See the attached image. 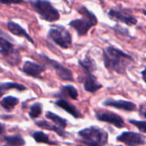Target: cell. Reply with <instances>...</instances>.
Masks as SVG:
<instances>
[{
    "mask_svg": "<svg viewBox=\"0 0 146 146\" xmlns=\"http://www.w3.org/2000/svg\"><path fill=\"white\" fill-rule=\"evenodd\" d=\"M103 104L104 106H110V107H114L118 110H122L125 111H134L136 110V104L134 103L129 102V101H125V100H115L112 98H108L106 99Z\"/></svg>",
    "mask_w": 146,
    "mask_h": 146,
    "instance_id": "11",
    "label": "cell"
},
{
    "mask_svg": "<svg viewBox=\"0 0 146 146\" xmlns=\"http://www.w3.org/2000/svg\"><path fill=\"white\" fill-rule=\"evenodd\" d=\"M32 136L37 143H44V144H47V145H56V142L50 141L48 135L43 132H34L32 134Z\"/></svg>",
    "mask_w": 146,
    "mask_h": 146,
    "instance_id": "22",
    "label": "cell"
},
{
    "mask_svg": "<svg viewBox=\"0 0 146 146\" xmlns=\"http://www.w3.org/2000/svg\"><path fill=\"white\" fill-rule=\"evenodd\" d=\"M3 34H4V33H3V31L0 29V35H3Z\"/></svg>",
    "mask_w": 146,
    "mask_h": 146,
    "instance_id": "29",
    "label": "cell"
},
{
    "mask_svg": "<svg viewBox=\"0 0 146 146\" xmlns=\"http://www.w3.org/2000/svg\"><path fill=\"white\" fill-rule=\"evenodd\" d=\"M96 117L98 121L112 124L118 128H122L125 127V122L122 117L113 112H110V111L98 112L96 113Z\"/></svg>",
    "mask_w": 146,
    "mask_h": 146,
    "instance_id": "9",
    "label": "cell"
},
{
    "mask_svg": "<svg viewBox=\"0 0 146 146\" xmlns=\"http://www.w3.org/2000/svg\"><path fill=\"white\" fill-rule=\"evenodd\" d=\"M117 141L125 144L127 146H139L145 144V138L141 133L134 132H123L116 138Z\"/></svg>",
    "mask_w": 146,
    "mask_h": 146,
    "instance_id": "6",
    "label": "cell"
},
{
    "mask_svg": "<svg viewBox=\"0 0 146 146\" xmlns=\"http://www.w3.org/2000/svg\"><path fill=\"white\" fill-rule=\"evenodd\" d=\"M48 33V37L62 49H68L72 44V37L69 32L62 26H56Z\"/></svg>",
    "mask_w": 146,
    "mask_h": 146,
    "instance_id": "5",
    "label": "cell"
},
{
    "mask_svg": "<svg viewBox=\"0 0 146 146\" xmlns=\"http://www.w3.org/2000/svg\"><path fill=\"white\" fill-rule=\"evenodd\" d=\"M55 104H56L57 107H59V108L64 110L65 111H67L68 114H70L72 116H74V117L76 118V119L81 117V115H80V111L76 109V107H75L74 105H73L72 104L68 103L67 100H64V99H58L57 101H56Z\"/></svg>",
    "mask_w": 146,
    "mask_h": 146,
    "instance_id": "14",
    "label": "cell"
},
{
    "mask_svg": "<svg viewBox=\"0 0 146 146\" xmlns=\"http://www.w3.org/2000/svg\"><path fill=\"white\" fill-rule=\"evenodd\" d=\"M103 56L104 66L107 69L122 74L126 73L127 68L133 62L131 56L113 46L105 48Z\"/></svg>",
    "mask_w": 146,
    "mask_h": 146,
    "instance_id": "1",
    "label": "cell"
},
{
    "mask_svg": "<svg viewBox=\"0 0 146 146\" xmlns=\"http://www.w3.org/2000/svg\"><path fill=\"white\" fill-rule=\"evenodd\" d=\"M79 63L87 73H92L97 68L94 60L91 57H86L84 60L80 61Z\"/></svg>",
    "mask_w": 146,
    "mask_h": 146,
    "instance_id": "23",
    "label": "cell"
},
{
    "mask_svg": "<svg viewBox=\"0 0 146 146\" xmlns=\"http://www.w3.org/2000/svg\"><path fill=\"white\" fill-rule=\"evenodd\" d=\"M18 103H19V99L17 98L12 97V96L5 97L0 101L1 106L8 111L12 110L18 104Z\"/></svg>",
    "mask_w": 146,
    "mask_h": 146,
    "instance_id": "18",
    "label": "cell"
},
{
    "mask_svg": "<svg viewBox=\"0 0 146 146\" xmlns=\"http://www.w3.org/2000/svg\"><path fill=\"white\" fill-rule=\"evenodd\" d=\"M80 141L88 146H104L108 142V133L103 129L92 126L78 133Z\"/></svg>",
    "mask_w": 146,
    "mask_h": 146,
    "instance_id": "3",
    "label": "cell"
},
{
    "mask_svg": "<svg viewBox=\"0 0 146 146\" xmlns=\"http://www.w3.org/2000/svg\"><path fill=\"white\" fill-rule=\"evenodd\" d=\"M44 70H45V68L44 66H41L38 63H35V62H30V61L25 62V63L22 67V72L29 76L33 77V78H39L40 74Z\"/></svg>",
    "mask_w": 146,
    "mask_h": 146,
    "instance_id": "12",
    "label": "cell"
},
{
    "mask_svg": "<svg viewBox=\"0 0 146 146\" xmlns=\"http://www.w3.org/2000/svg\"><path fill=\"white\" fill-rule=\"evenodd\" d=\"M78 12L82 15L80 19H75L69 22V25L77 32L79 36L86 35L88 31L98 24L96 15L91 12L86 6H81L78 9Z\"/></svg>",
    "mask_w": 146,
    "mask_h": 146,
    "instance_id": "2",
    "label": "cell"
},
{
    "mask_svg": "<svg viewBox=\"0 0 146 146\" xmlns=\"http://www.w3.org/2000/svg\"><path fill=\"white\" fill-rule=\"evenodd\" d=\"M7 27L9 30V32L11 33H13L14 35H16V36H19V37H24L29 42H31L32 44L34 43L33 40V38L29 36V34L26 32V30L23 29L20 25L16 24L15 22H14V21H9L7 23Z\"/></svg>",
    "mask_w": 146,
    "mask_h": 146,
    "instance_id": "15",
    "label": "cell"
},
{
    "mask_svg": "<svg viewBox=\"0 0 146 146\" xmlns=\"http://www.w3.org/2000/svg\"><path fill=\"white\" fill-rule=\"evenodd\" d=\"M109 17L114 21H119L121 22H123L128 26L135 25L137 24V20L134 16L128 13H125L119 9H110L109 12Z\"/></svg>",
    "mask_w": 146,
    "mask_h": 146,
    "instance_id": "10",
    "label": "cell"
},
{
    "mask_svg": "<svg viewBox=\"0 0 146 146\" xmlns=\"http://www.w3.org/2000/svg\"><path fill=\"white\" fill-rule=\"evenodd\" d=\"M61 94L63 97H68L74 100H76L78 98V92H77L76 88L71 85L62 86L61 89Z\"/></svg>",
    "mask_w": 146,
    "mask_h": 146,
    "instance_id": "21",
    "label": "cell"
},
{
    "mask_svg": "<svg viewBox=\"0 0 146 146\" xmlns=\"http://www.w3.org/2000/svg\"><path fill=\"white\" fill-rule=\"evenodd\" d=\"M0 54L9 58V62H10L11 65L17 64L19 62L18 57H16L18 54L15 51L14 45L3 37H0Z\"/></svg>",
    "mask_w": 146,
    "mask_h": 146,
    "instance_id": "7",
    "label": "cell"
},
{
    "mask_svg": "<svg viewBox=\"0 0 146 146\" xmlns=\"http://www.w3.org/2000/svg\"><path fill=\"white\" fill-rule=\"evenodd\" d=\"M3 146H9V145H3Z\"/></svg>",
    "mask_w": 146,
    "mask_h": 146,
    "instance_id": "30",
    "label": "cell"
},
{
    "mask_svg": "<svg viewBox=\"0 0 146 146\" xmlns=\"http://www.w3.org/2000/svg\"><path fill=\"white\" fill-rule=\"evenodd\" d=\"M3 140L6 143V145L9 146H23L25 145V140L21 135H13V136H5Z\"/></svg>",
    "mask_w": 146,
    "mask_h": 146,
    "instance_id": "19",
    "label": "cell"
},
{
    "mask_svg": "<svg viewBox=\"0 0 146 146\" xmlns=\"http://www.w3.org/2000/svg\"><path fill=\"white\" fill-rule=\"evenodd\" d=\"M78 146H84V145H78Z\"/></svg>",
    "mask_w": 146,
    "mask_h": 146,
    "instance_id": "31",
    "label": "cell"
},
{
    "mask_svg": "<svg viewBox=\"0 0 146 146\" xmlns=\"http://www.w3.org/2000/svg\"><path fill=\"white\" fill-rule=\"evenodd\" d=\"M32 6L39 16L47 21H56L60 18L58 10L48 0H34Z\"/></svg>",
    "mask_w": 146,
    "mask_h": 146,
    "instance_id": "4",
    "label": "cell"
},
{
    "mask_svg": "<svg viewBox=\"0 0 146 146\" xmlns=\"http://www.w3.org/2000/svg\"><path fill=\"white\" fill-rule=\"evenodd\" d=\"M35 124L38 127H41L43 129H45V130H49V131H53L55 132L56 134H58L59 136L61 137H66V132L58 127L57 126H55V125H52L50 123H49L48 121H36Z\"/></svg>",
    "mask_w": 146,
    "mask_h": 146,
    "instance_id": "16",
    "label": "cell"
},
{
    "mask_svg": "<svg viewBox=\"0 0 146 146\" xmlns=\"http://www.w3.org/2000/svg\"><path fill=\"white\" fill-rule=\"evenodd\" d=\"M42 110H43L42 104L40 103H35L30 108L29 116L32 119H36V118L39 117V115L42 114Z\"/></svg>",
    "mask_w": 146,
    "mask_h": 146,
    "instance_id": "24",
    "label": "cell"
},
{
    "mask_svg": "<svg viewBox=\"0 0 146 146\" xmlns=\"http://www.w3.org/2000/svg\"><path fill=\"white\" fill-rule=\"evenodd\" d=\"M22 1L23 0H0V3L9 5V4H13V3H19Z\"/></svg>",
    "mask_w": 146,
    "mask_h": 146,
    "instance_id": "26",
    "label": "cell"
},
{
    "mask_svg": "<svg viewBox=\"0 0 146 146\" xmlns=\"http://www.w3.org/2000/svg\"><path fill=\"white\" fill-rule=\"evenodd\" d=\"M4 131H5V127H4V125L2 124V123H0V135L3 134V133H4Z\"/></svg>",
    "mask_w": 146,
    "mask_h": 146,
    "instance_id": "27",
    "label": "cell"
},
{
    "mask_svg": "<svg viewBox=\"0 0 146 146\" xmlns=\"http://www.w3.org/2000/svg\"><path fill=\"white\" fill-rule=\"evenodd\" d=\"M46 118L47 119H50L51 121H53L56 126H57L58 127L62 128V129H64L66 127H67V121L60 116H58L57 115L50 112V111H48L45 115Z\"/></svg>",
    "mask_w": 146,
    "mask_h": 146,
    "instance_id": "20",
    "label": "cell"
},
{
    "mask_svg": "<svg viewBox=\"0 0 146 146\" xmlns=\"http://www.w3.org/2000/svg\"><path fill=\"white\" fill-rule=\"evenodd\" d=\"M145 70H143L142 71V74H143V79L145 80Z\"/></svg>",
    "mask_w": 146,
    "mask_h": 146,
    "instance_id": "28",
    "label": "cell"
},
{
    "mask_svg": "<svg viewBox=\"0 0 146 146\" xmlns=\"http://www.w3.org/2000/svg\"><path fill=\"white\" fill-rule=\"evenodd\" d=\"M129 122L133 125H134L137 128L141 131V133H146V123L145 121H135V120H130Z\"/></svg>",
    "mask_w": 146,
    "mask_h": 146,
    "instance_id": "25",
    "label": "cell"
},
{
    "mask_svg": "<svg viewBox=\"0 0 146 146\" xmlns=\"http://www.w3.org/2000/svg\"><path fill=\"white\" fill-rule=\"evenodd\" d=\"M10 89H16L18 91H24L27 89L26 86H24L21 84H18L15 82H5V83H0V98L2 95H3L7 91Z\"/></svg>",
    "mask_w": 146,
    "mask_h": 146,
    "instance_id": "17",
    "label": "cell"
},
{
    "mask_svg": "<svg viewBox=\"0 0 146 146\" xmlns=\"http://www.w3.org/2000/svg\"><path fill=\"white\" fill-rule=\"evenodd\" d=\"M83 83H84V89L89 92H95L103 87V86L99 82H98L96 77L93 76L91 73H87V74L84 78Z\"/></svg>",
    "mask_w": 146,
    "mask_h": 146,
    "instance_id": "13",
    "label": "cell"
},
{
    "mask_svg": "<svg viewBox=\"0 0 146 146\" xmlns=\"http://www.w3.org/2000/svg\"><path fill=\"white\" fill-rule=\"evenodd\" d=\"M43 59L45 60V62L52 68L55 69L57 76L59 77V79H61L62 80H65V81H74V78H73V74L72 72L68 69L67 68H65L64 66H62V64H60L59 62L49 59L47 56H43Z\"/></svg>",
    "mask_w": 146,
    "mask_h": 146,
    "instance_id": "8",
    "label": "cell"
}]
</instances>
